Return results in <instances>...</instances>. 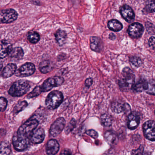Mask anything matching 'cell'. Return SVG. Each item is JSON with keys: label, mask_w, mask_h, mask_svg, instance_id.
Masks as SVG:
<instances>
[{"label": "cell", "mask_w": 155, "mask_h": 155, "mask_svg": "<svg viewBox=\"0 0 155 155\" xmlns=\"http://www.w3.org/2000/svg\"><path fill=\"white\" fill-rule=\"evenodd\" d=\"M132 89L135 92H141L145 90H147L148 88L147 82L145 80H140L137 83L133 84Z\"/></svg>", "instance_id": "19"}, {"label": "cell", "mask_w": 155, "mask_h": 155, "mask_svg": "<svg viewBox=\"0 0 155 155\" xmlns=\"http://www.w3.org/2000/svg\"><path fill=\"white\" fill-rule=\"evenodd\" d=\"M74 120L72 119L71 120V121L70 124H69V125H68V127H67V131H68L69 132H70L72 129H73V128H74V126H75V122H74Z\"/></svg>", "instance_id": "37"}, {"label": "cell", "mask_w": 155, "mask_h": 155, "mask_svg": "<svg viewBox=\"0 0 155 155\" xmlns=\"http://www.w3.org/2000/svg\"><path fill=\"white\" fill-rule=\"evenodd\" d=\"M90 48L93 51L100 52L103 48V44L101 39L98 37H92L90 38Z\"/></svg>", "instance_id": "16"}, {"label": "cell", "mask_w": 155, "mask_h": 155, "mask_svg": "<svg viewBox=\"0 0 155 155\" xmlns=\"http://www.w3.org/2000/svg\"><path fill=\"white\" fill-rule=\"evenodd\" d=\"M135 81V76L132 71L128 68H124L122 72V78L119 81V85L123 90L132 87Z\"/></svg>", "instance_id": "3"}, {"label": "cell", "mask_w": 155, "mask_h": 155, "mask_svg": "<svg viewBox=\"0 0 155 155\" xmlns=\"http://www.w3.org/2000/svg\"><path fill=\"white\" fill-rule=\"evenodd\" d=\"M28 106V102L25 101H19L13 109V113L15 115L18 114L21 111L24 110Z\"/></svg>", "instance_id": "28"}, {"label": "cell", "mask_w": 155, "mask_h": 155, "mask_svg": "<svg viewBox=\"0 0 155 155\" xmlns=\"http://www.w3.org/2000/svg\"><path fill=\"white\" fill-rule=\"evenodd\" d=\"M104 137L107 142L111 146L117 145L118 143L117 136L116 133L111 130L107 131L104 135Z\"/></svg>", "instance_id": "20"}, {"label": "cell", "mask_w": 155, "mask_h": 155, "mask_svg": "<svg viewBox=\"0 0 155 155\" xmlns=\"http://www.w3.org/2000/svg\"><path fill=\"white\" fill-rule=\"evenodd\" d=\"M41 92H42L41 91V87L38 86V87H36L33 89V90L27 96V97H28V98L35 97H38L40 94H41Z\"/></svg>", "instance_id": "31"}, {"label": "cell", "mask_w": 155, "mask_h": 155, "mask_svg": "<svg viewBox=\"0 0 155 155\" xmlns=\"http://www.w3.org/2000/svg\"><path fill=\"white\" fill-rule=\"evenodd\" d=\"M23 55H24V52H23V49L20 47L12 48L9 54V56L10 58L17 60L22 59Z\"/></svg>", "instance_id": "22"}, {"label": "cell", "mask_w": 155, "mask_h": 155, "mask_svg": "<svg viewBox=\"0 0 155 155\" xmlns=\"http://www.w3.org/2000/svg\"><path fill=\"white\" fill-rule=\"evenodd\" d=\"M71 151H70L69 150H63L61 154H71Z\"/></svg>", "instance_id": "40"}, {"label": "cell", "mask_w": 155, "mask_h": 155, "mask_svg": "<svg viewBox=\"0 0 155 155\" xmlns=\"http://www.w3.org/2000/svg\"><path fill=\"white\" fill-rule=\"evenodd\" d=\"M30 87V84L28 81L20 80L13 83L9 90V94L12 97H21L27 93Z\"/></svg>", "instance_id": "1"}, {"label": "cell", "mask_w": 155, "mask_h": 155, "mask_svg": "<svg viewBox=\"0 0 155 155\" xmlns=\"http://www.w3.org/2000/svg\"><path fill=\"white\" fill-rule=\"evenodd\" d=\"M63 100V94L61 91H53L49 94L46 98V106L49 109H55L61 104Z\"/></svg>", "instance_id": "2"}, {"label": "cell", "mask_w": 155, "mask_h": 155, "mask_svg": "<svg viewBox=\"0 0 155 155\" xmlns=\"http://www.w3.org/2000/svg\"><path fill=\"white\" fill-rule=\"evenodd\" d=\"M0 104H1V110L4 111L7 108L8 105V101L5 98L1 97L0 99Z\"/></svg>", "instance_id": "33"}, {"label": "cell", "mask_w": 155, "mask_h": 155, "mask_svg": "<svg viewBox=\"0 0 155 155\" xmlns=\"http://www.w3.org/2000/svg\"><path fill=\"white\" fill-rule=\"evenodd\" d=\"M35 66L33 63L27 62L20 68L18 72L21 77H26L32 75L35 72Z\"/></svg>", "instance_id": "13"}, {"label": "cell", "mask_w": 155, "mask_h": 155, "mask_svg": "<svg viewBox=\"0 0 155 155\" xmlns=\"http://www.w3.org/2000/svg\"><path fill=\"white\" fill-rule=\"evenodd\" d=\"M130 62L136 67H139L142 65V61L139 57L133 56L130 58Z\"/></svg>", "instance_id": "32"}, {"label": "cell", "mask_w": 155, "mask_h": 155, "mask_svg": "<svg viewBox=\"0 0 155 155\" xmlns=\"http://www.w3.org/2000/svg\"><path fill=\"white\" fill-rule=\"evenodd\" d=\"M110 39L111 40H114L116 39V35L115 34H113V33H111L109 35Z\"/></svg>", "instance_id": "39"}, {"label": "cell", "mask_w": 155, "mask_h": 155, "mask_svg": "<svg viewBox=\"0 0 155 155\" xmlns=\"http://www.w3.org/2000/svg\"><path fill=\"white\" fill-rule=\"evenodd\" d=\"M55 39L60 46H63L66 43L67 35L64 31L59 30L55 34Z\"/></svg>", "instance_id": "21"}, {"label": "cell", "mask_w": 155, "mask_h": 155, "mask_svg": "<svg viewBox=\"0 0 155 155\" xmlns=\"http://www.w3.org/2000/svg\"><path fill=\"white\" fill-rule=\"evenodd\" d=\"M140 121L139 115L136 112L130 113L128 117L127 127L130 130H134L137 127Z\"/></svg>", "instance_id": "14"}, {"label": "cell", "mask_w": 155, "mask_h": 155, "mask_svg": "<svg viewBox=\"0 0 155 155\" xmlns=\"http://www.w3.org/2000/svg\"><path fill=\"white\" fill-rule=\"evenodd\" d=\"M101 124L105 127H110L112 125V118L108 114H104L101 117Z\"/></svg>", "instance_id": "26"}, {"label": "cell", "mask_w": 155, "mask_h": 155, "mask_svg": "<svg viewBox=\"0 0 155 155\" xmlns=\"http://www.w3.org/2000/svg\"><path fill=\"white\" fill-rule=\"evenodd\" d=\"M72 1H77V0H72Z\"/></svg>", "instance_id": "41"}, {"label": "cell", "mask_w": 155, "mask_h": 155, "mask_svg": "<svg viewBox=\"0 0 155 155\" xmlns=\"http://www.w3.org/2000/svg\"><path fill=\"white\" fill-rule=\"evenodd\" d=\"M17 67L16 64L10 63L8 64L3 69L2 72V77L4 78H9L12 76L16 72Z\"/></svg>", "instance_id": "18"}, {"label": "cell", "mask_w": 155, "mask_h": 155, "mask_svg": "<svg viewBox=\"0 0 155 155\" xmlns=\"http://www.w3.org/2000/svg\"><path fill=\"white\" fill-rule=\"evenodd\" d=\"M18 13L12 9L3 10L1 12L0 21L2 23H10L13 22L18 18Z\"/></svg>", "instance_id": "7"}, {"label": "cell", "mask_w": 155, "mask_h": 155, "mask_svg": "<svg viewBox=\"0 0 155 155\" xmlns=\"http://www.w3.org/2000/svg\"><path fill=\"white\" fill-rule=\"evenodd\" d=\"M143 133L146 138L152 141H155V121L148 120L144 123L143 126Z\"/></svg>", "instance_id": "9"}, {"label": "cell", "mask_w": 155, "mask_h": 155, "mask_svg": "<svg viewBox=\"0 0 155 155\" xmlns=\"http://www.w3.org/2000/svg\"><path fill=\"white\" fill-rule=\"evenodd\" d=\"M145 10L147 13L155 12V0H151L148 2L145 6Z\"/></svg>", "instance_id": "30"}, {"label": "cell", "mask_w": 155, "mask_h": 155, "mask_svg": "<svg viewBox=\"0 0 155 155\" xmlns=\"http://www.w3.org/2000/svg\"><path fill=\"white\" fill-rule=\"evenodd\" d=\"M64 79L59 76H54L46 80L41 86L42 92H46L49 91L55 87H58L63 84Z\"/></svg>", "instance_id": "5"}, {"label": "cell", "mask_w": 155, "mask_h": 155, "mask_svg": "<svg viewBox=\"0 0 155 155\" xmlns=\"http://www.w3.org/2000/svg\"><path fill=\"white\" fill-rule=\"evenodd\" d=\"M107 26L110 30L116 32L120 31L123 28L122 24L118 21L115 19L109 21L108 22Z\"/></svg>", "instance_id": "23"}, {"label": "cell", "mask_w": 155, "mask_h": 155, "mask_svg": "<svg viewBox=\"0 0 155 155\" xmlns=\"http://www.w3.org/2000/svg\"><path fill=\"white\" fill-rule=\"evenodd\" d=\"M148 44L150 48L155 50V38L151 37L148 41Z\"/></svg>", "instance_id": "35"}, {"label": "cell", "mask_w": 155, "mask_h": 155, "mask_svg": "<svg viewBox=\"0 0 155 155\" xmlns=\"http://www.w3.org/2000/svg\"><path fill=\"white\" fill-rule=\"evenodd\" d=\"M28 39L30 43L36 44L40 39V36L38 32L31 31L29 32L28 35Z\"/></svg>", "instance_id": "27"}, {"label": "cell", "mask_w": 155, "mask_h": 155, "mask_svg": "<svg viewBox=\"0 0 155 155\" xmlns=\"http://www.w3.org/2000/svg\"><path fill=\"white\" fill-rule=\"evenodd\" d=\"M86 134L88 136H90L91 137L94 138H97L98 136L97 132L94 130H89L86 131Z\"/></svg>", "instance_id": "34"}, {"label": "cell", "mask_w": 155, "mask_h": 155, "mask_svg": "<svg viewBox=\"0 0 155 155\" xmlns=\"http://www.w3.org/2000/svg\"><path fill=\"white\" fill-rule=\"evenodd\" d=\"M39 68L41 73L46 74L52 70L53 66L48 61H43L40 64Z\"/></svg>", "instance_id": "24"}, {"label": "cell", "mask_w": 155, "mask_h": 155, "mask_svg": "<svg viewBox=\"0 0 155 155\" xmlns=\"http://www.w3.org/2000/svg\"><path fill=\"white\" fill-rule=\"evenodd\" d=\"M120 12L122 18L128 22H131L135 19V13L130 7L124 5L120 7Z\"/></svg>", "instance_id": "12"}, {"label": "cell", "mask_w": 155, "mask_h": 155, "mask_svg": "<svg viewBox=\"0 0 155 155\" xmlns=\"http://www.w3.org/2000/svg\"><path fill=\"white\" fill-rule=\"evenodd\" d=\"M147 92L148 94L155 96V84L148 87Z\"/></svg>", "instance_id": "36"}, {"label": "cell", "mask_w": 155, "mask_h": 155, "mask_svg": "<svg viewBox=\"0 0 155 155\" xmlns=\"http://www.w3.org/2000/svg\"><path fill=\"white\" fill-rule=\"evenodd\" d=\"M125 103L120 101H114L111 105V109L113 112L116 113H120L124 112L125 110Z\"/></svg>", "instance_id": "25"}, {"label": "cell", "mask_w": 155, "mask_h": 155, "mask_svg": "<svg viewBox=\"0 0 155 155\" xmlns=\"http://www.w3.org/2000/svg\"></svg>", "instance_id": "42"}, {"label": "cell", "mask_w": 155, "mask_h": 155, "mask_svg": "<svg viewBox=\"0 0 155 155\" xmlns=\"http://www.w3.org/2000/svg\"><path fill=\"white\" fill-rule=\"evenodd\" d=\"M127 31L131 38H138L142 36L144 32V28L140 23L135 22L130 25L128 28Z\"/></svg>", "instance_id": "10"}, {"label": "cell", "mask_w": 155, "mask_h": 155, "mask_svg": "<svg viewBox=\"0 0 155 155\" xmlns=\"http://www.w3.org/2000/svg\"><path fill=\"white\" fill-rule=\"evenodd\" d=\"M12 144L14 149L17 151H24L27 149L29 144V138L17 135L13 137Z\"/></svg>", "instance_id": "6"}, {"label": "cell", "mask_w": 155, "mask_h": 155, "mask_svg": "<svg viewBox=\"0 0 155 155\" xmlns=\"http://www.w3.org/2000/svg\"><path fill=\"white\" fill-rule=\"evenodd\" d=\"M59 148V144L56 140H50L46 145V152L48 155H55L58 152Z\"/></svg>", "instance_id": "15"}, {"label": "cell", "mask_w": 155, "mask_h": 155, "mask_svg": "<svg viewBox=\"0 0 155 155\" xmlns=\"http://www.w3.org/2000/svg\"><path fill=\"white\" fill-rule=\"evenodd\" d=\"M39 122L37 119H31L23 123L18 130L17 135L29 138L33 130L37 128Z\"/></svg>", "instance_id": "4"}, {"label": "cell", "mask_w": 155, "mask_h": 155, "mask_svg": "<svg viewBox=\"0 0 155 155\" xmlns=\"http://www.w3.org/2000/svg\"><path fill=\"white\" fill-rule=\"evenodd\" d=\"M12 48L11 44L8 41L5 40H2L1 41L0 48L1 58H4L8 55H9Z\"/></svg>", "instance_id": "17"}, {"label": "cell", "mask_w": 155, "mask_h": 155, "mask_svg": "<svg viewBox=\"0 0 155 155\" xmlns=\"http://www.w3.org/2000/svg\"><path fill=\"white\" fill-rule=\"evenodd\" d=\"M10 147L8 142H3L1 145V155H8L10 154Z\"/></svg>", "instance_id": "29"}, {"label": "cell", "mask_w": 155, "mask_h": 155, "mask_svg": "<svg viewBox=\"0 0 155 155\" xmlns=\"http://www.w3.org/2000/svg\"><path fill=\"white\" fill-rule=\"evenodd\" d=\"M45 133L44 130L41 127L35 129L30 136V139L34 144L41 143L45 138Z\"/></svg>", "instance_id": "11"}, {"label": "cell", "mask_w": 155, "mask_h": 155, "mask_svg": "<svg viewBox=\"0 0 155 155\" xmlns=\"http://www.w3.org/2000/svg\"><path fill=\"white\" fill-rule=\"evenodd\" d=\"M92 84H93V80L91 78H88L86 79L85 82V86L86 87H91Z\"/></svg>", "instance_id": "38"}, {"label": "cell", "mask_w": 155, "mask_h": 155, "mask_svg": "<svg viewBox=\"0 0 155 155\" xmlns=\"http://www.w3.org/2000/svg\"><path fill=\"white\" fill-rule=\"evenodd\" d=\"M66 120L63 117H59L57 119L51 126L50 134L53 137L58 136L65 127Z\"/></svg>", "instance_id": "8"}]
</instances>
